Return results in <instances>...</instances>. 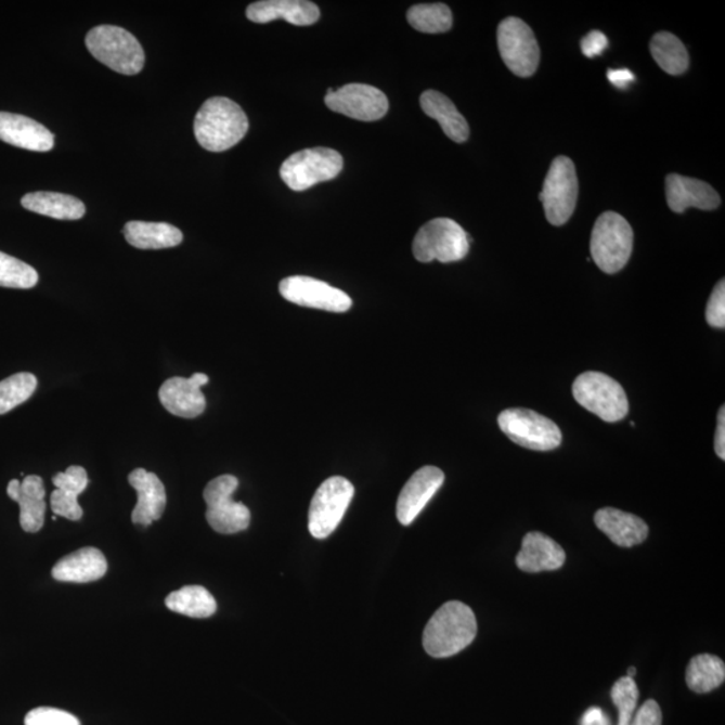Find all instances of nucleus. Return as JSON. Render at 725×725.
<instances>
[{
	"mask_svg": "<svg viewBox=\"0 0 725 725\" xmlns=\"http://www.w3.org/2000/svg\"><path fill=\"white\" fill-rule=\"evenodd\" d=\"M477 621L468 605L451 600L440 607L427 622L424 632L426 653L435 659L458 655L474 643Z\"/></svg>",
	"mask_w": 725,
	"mask_h": 725,
	"instance_id": "1",
	"label": "nucleus"
},
{
	"mask_svg": "<svg viewBox=\"0 0 725 725\" xmlns=\"http://www.w3.org/2000/svg\"><path fill=\"white\" fill-rule=\"evenodd\" d=\"M249 131L245 112L226 98L207 100L194 121L196 142L207 151L223 152L237 145Z\"/></svg>",
	"mask_w": 725,
	"mask_h": 725,
	"instance_id": "2",
	"label": "nucleus"
},
{
	"mask_svg": "<svg viewBox=\"0 0 725 725\" xmlns=\"http://www.w3.org/2000/svg\"><path fill=\"white\" fill-rule=\"evenodd\" d=\"M86 44L93 57L120 75L134 76L143 70L142 44L122 27L103 25L88 33Z\"/></svg>",
	"mask_w": 725,
	"mask_h": 725,
	"instance_id": "3",
	"label": "nucleus"
},
{
	"mask_svg": "<svg viewBox=\"0 0 725 725\" xmlns=\"http://www.w3.org/2000/svg\"><path fill=\"white\" fill-rule=\"evenodd\" d=\"M633 242L631 223L620 213L606 211L594 224L590 251L600 271L614 274L631 260Z\"/></svg>",
	"mask_w": 725,
	"mask_h": 725,
	"instance_id": "4",
	"label": "nucleus"
},
{
	"mask_svg": "<svg viewBox=\"0 0 725 725\" xmlns=\"http://www.w3.org/2000/svg\"><path fill=\"white\" fill-rule=\"evenodd\" d=\"M470 238L453 219L436 218L424 224L415 235L413 255L419 262L451 263L464 260L469 253Z\"/></svg>",
	"mask_w": 725,
	"mask_h": 725,
	"instance_id": "5",
	"label": "nucleus"
},
{
	"mask_svg": "<svg viewBox=\"0 0 725 725\" xmlns=\"http://www.w3.org/2000/svg\"><path fill=\"white\" fill-rule=\"evenodd\" d=\"M572 396L582 407L598 415L605 423H618L629 413L625 390L609 375L587 371L579 375L572 385Z\"/></svg>",
	"mask_w": 725,
	"mask_h": 725,
	"instance_id": "6",
	"label": "nucleus"
},
{
	"mask_svg": "<svg viewBox=\"0 0 725 725\" xmlns=\"http://www.w3.org/2000/svg\"><path fill=\"white\" fill-rule=\"evenodd\" d=\"M342 170V157L331 148L316 147L296 152L280 168V177L294 191H306L333 181Z\"/></svg>",
	"mask_w": 725,
	"mask_h": 725,
	"instance_id": "7",
	"label": "nucleus"
},
{
	"mask_svg": "<svg viewBox=\"0 0 725 725\" xmlns=\"http://www.w3.org/2000/svg\"><path fill=\"white\" fill-rule=\"evenodd\" d=\"M238 483L237 477L223 475L211 480L205 488L207 522L213 531L222 535H233V533L247 530V527L250 526L249 508L233 500Z\"/></svg>",
	"mask_w": 725,
	"mask_h": 725,
	"instance_id": "8",
	"label": "nucleus"
},
{
	"mask_svg": "<svg viewBox=\"0 0 725 725\" xmlns=\"http://www.w3.org/2000/svg\"><path fill=\"white\" fill-rule=\"evenodd\" d=\"M579 183L574 161L558 156L549 167L539 198L544 206L545 218L554 226L570 221L575 211Z\"/></svg>",
	"mask_w": 725,
	"mask_h": 725,
	"instance_id": "9",
	"label": "nucleus"
},
{
	"mask_svg": "<svg viewBox=\"0 0 725 725\" xmlns=\"http://www.w3.org/2000/svg\"><path fill=\"white\" fill-rule=\"evenodd\" d=\"M497 420L500 429L517 445L538 452L554 451L560 446L559 426L532 410H504Z\"/></svg>",
	"mask_w": 725,
	"mask_h": 725,
	"instance_id": "10",
	"label": "nucleus"
},
{
	"mask_svg": "<svg viewBox=\"0 0 725 725\" xmlns=\"http://www.w3.org/2000/svg\"><path fill=\"white\" fill-rule=\"evenodd\" d=\"M355 494L345 477L335 476L319 487L308 513V530L314 539H325L340 525Z\"/></svg>",
	"mask_w": 725,
	"mask_h": 725,
	"instance_id": "11",
	"label": "nucleus"
},
{
	"mask_svg": "<svg viewBox=\"0 0 725 725\" xmlns=\"http://www.w3.org/2000/svg\"><path fill=\"white\" fill-rule=\"evenodd\" d=\"M497 43L504 64L517 77H531L541 62V49L530 26L509 16L500 24Z\"/></svg>",
	"mask_w": 725,
	"mask_h": 725,
	"instance_id": "12",
	"label": "nucleus"
},
{
	"mask_svg": "<svg viewBox=\"0 0 725 725\" xmlns=\"http://www.w3.org/2000/svg\"><path fill=\"white\" fill-rule=\"evenodd\" d=\"M325 105L336 114L361 121H376L389 111V100L378 88L365 83H348L340 89H328Z\"/></svg>",
	"mask_w": 725,
	"mask_h": 725,
	"instance_id": "13",
	"label": "nucleus"
},
{
	"mask_svg": "<svg viewBox=\"0 0 725 725\" xmlns=\"http://www.w3.org/2000/svg\"><path fill=\"white\" fill-rule=\"evenodd\" d=\"M280 294L296 306L327 312L342 313L350 311L352 307L351 297L346 292L307 275H292L281 281Z\"/></svg>",
	"mask_w": 725,
	"mask_h": 725,
	"instance_id": "14",
	"label": "nucleus"
},
{
	"mask_svg": "<svg viewBox=\"0 0 725 725\" xmlns=\"http://www.w3.org/2000/svg\"><path fill=\"white\" fill-rule=\"evenodd\" d=\"M209 376L196 373L191 378L176 376L165 381L159 390L163 407L176 417L193 419L206 410V398L200 387L209 384Z\"/></svg>",
	"mask_w": 725,
	"mask_h": 725,
	"instance_id": "15",
	"label": "nucleus"
},
{
	"mask_svg": "<svg viewBox=\"0 0 725 725\" xmlns=\"http://www.w3.org/2000/svg\"><path fill=\"white\" fill-rule=\"evenodd\" d=\"M445 475L436 466H424L415 471L398 497L397 517L402 526H410L423 513L431 497L440 491Z\"/></svg>",
	"mask_w": 725,
	"mask_h": 725,
	"instance_id": "16",
	"label": "nucleus"
},
{
	"mask_svg": "<svg viewBox=\"0 0 725 725\" xmlns=\"http://www.w3.org/2000/svg\"><path fill=\"white\" fill-rule=\"evenodd\" d=\"M665 187L668 206L674 212L682 213L689 207L710 211L717 209L722 204L715 189L699 179L671 173L665 179Z\"/></svg>",
	"mask_w": 725,
	"mask_h": 725,
	"instance_id": "17",
	"label": "nucleus"
},
{
	"mask_svg": "<svg viewBox=\"0 0 725 725\" xmlns=\"http://www.w3.org/2000/svg\"><path fill=\"white\" fill-rule=\"evenodd\" d=\"M128 481L138 493V504L132 513L133 525L148 527L159 520L167 505L166 488L159 477L139 468L131 471Z\"/></svg>",
	"mask_w": 725,
	"mask_h": 725,
	"instance_id": "18",
	"label": "nucleus"
},
{
	"mask_svg": "<svg viewBox=\"0 0 725 725\" xmlns=\"http://www.w3.org/2000/svg\"><path fill=\"white\" fill-rule=\"evenodd\" d=\"M0 140L14 147L49 152L54 147V134L30 117L0 112Z\"/></svg>",
	"mask_w": 725,
	"mask_h": 725,
	"instance_id": "19",
	"label": "nucleus"
},
{
	"mask_svg": "<svg viewBox=\"0 0 725 725\" xmlns=\"http://www.w3.org/2000/svg\"><path fill=\"white\" fill-rule=\"evenodd\" d=\"M11 500L20 504V522L22 530L36 533L42 530L47 514V491L39 476H27L24 481L11 480L8 487Z\"/></svg>",
	"mask_w": 725,
	"mask_h": 725,
	"instance_id": "20",
	"label": "nucleus"
},
{
	"mask_svg": "<svg viewBox=\"0 0 725 725\" xmlns=\"http://www.w3.org/2000/svg\"><path fill=\"white\" fill-rule=\"evenodd\" d=\"M246 16L255 24L285 20L295 26H311L319 21L320 10L308 0H262L251 3L246 10Z\"/></svg>",
	"mask_w": 725,
	"mask_h": 725,
	"instance_id": "21",
	"label": "nucleus"
},
{
	"mask_svg": "<svg viewBox=\"0 0 725 725\" xmlns=\"http://www.w3.org/2000/svg\"><path fill=\"white\" fill-rule=\"evenodd\" d=\"M565 561V549L542 532L527 533L522 539L520 553L516 556L517 567L530 574L559 570Z\"/></svg>",
	"mask_w": 725,
	"mask_h": 725,
	"instance_id": "22",
	"label": "nucleus"
},
{
	"mask_svg": "<svg viewBox=\"0 0 725 725\" xmlns=\"http://www.w3.org/2000/svg\"><path fill=\"white\" fill-rule=\"evenodd\" d=\"M53 483L57 488L50 496V507L54 515L72 521L81 520L83 510L78 504V496L88 487L87 470L82 466H69L64 474L53 477Z\"/></svg>",
	"mask_w": 725,
	"mask_h": 725,
	"instance_id": "23",
	"label": "nucleus"
},
{
	"mask_svg": "<svg viewBox=\"0 0 725 725\" xmlns=\"http://www.w3.org/2000/svg\"><path fill=\"white\" fill-rule=\"evenodd\" d=\"M595 526L618 547L631 548L646 541L649 527L640 517L616 508L599 509L594 516Z\"/></svg>",
	"mask_w": 725,
	"mask_h": 725,
	"instance_id": "24",
	"label": "nucleus"
},
{
	"mask_svg": "<svg viewBox=\"0 0 725 725\" xmlns=\"http://www.w3.org/2000/svg\"><path fill=\"white\" fill-rule=\"evenodd\" d=\"M106 570L108 564L104 554L98 548L86 547L62 558L53 567L52 575L59 582L89 583L99 581Z\"/></svg>",
	"mask_w": 725,
	"mask_h": 725,
	"instance_id": "25",
	"label": "nucleus"
},
{
	"mask_svg": "<svg viewBox=\"0 0 725 725\" xmlns=\"http://www.w3.org/2000/svg\"><path fill=\"white\" fill-rule=\"evenodd\" d=\"M420 106L431 119L440 122L442 131L455 143H465L469 138V126L465 117L445 94L426 91L420 95Z\"/></svg>",
	"mask_w": 725,
	"mask_h": 725,
	"instance_id": "26",
	"label": "nucleus"
},
{
	"mask_svg": "<svg viewBox=\"0 0 725 725\" xmlns=\"http://www.w3.org/2000/svg\"><path fill=\"white\" fill-rule=\"evenodd\" d=\"M124 235L129 245L142 250L170 249L183 241L181 230L163 222H128Z\"/></svg>",
	"mask_w": 725,
	"mask_h": 725,
	"instance_id": "27",
	"label": "nucleus"
},
{
	"mask_svg": "<svg viewBox=\"0 0 725 725\" xmlns=\"http://www.w3.org/2000/svg\"><path fill=\"white\" fill-rule=\"evenodd\" d=\"M26 210L41 216L59 219V221H77L86 216V205L75 196L61 193H31L22 198Z\"/></svg>",
	"mask_w": 725,
	"mask_h": 725,
	"instance_id": "28",
	"label": "nucleus"
},
{
	"mask_svg": "<svg viewBox=\"0 0 725 725\" xmlns=\"http://www.w3.org/2000/svg\"><path fill=\"white\" fill-rule=\"evenodd\" d=\"M725 679V665L713 655H699L690 660L685 674L688 688L696 694H710L721 687Z\"/></svg>",
	"mask_w": 725,
	"mask_h": 725,
	"instance_id": "29",
	"label": "nucleus"
},
{
	"mask_svg": "<svg viewBox=\"0 0 725 725\" xmlns=\"http://www.w3.org/2000/svg\"><path fill=\"white\" fill-rule=\"evenodd\" d=\"M655 61L668 75L678 76L688 70L689 55L684 43L672 33H657L650 42Z\"/></svg>",
	"mask_w": 725,
	"mask_h": 725,
	"instance_id": "30",
	"label": "nucleus"
},
{
	"mask_svg": "<svg viewBox=\"0 0 725 725\" xmlns=\"http://www.w3.org/2000/svg\"><path fill=\"white\" fill-rule=\"evenodd\" d=\"M166 606L178 614L191 618H209L216 614L217 603L209 590L202 586H184L166 598Z\"/></svg>",
	"mask_w": 725,
	"mask_h": 725,
	"instance_id": "31",
	"label": "nucleus"
},
{
	"mask_svg": "<svg viewBox=\"0 0 725 725\" xmlns=\"http://www.w3.org/2000/svg\"><path fill=\"white\" fill-rule=\"evenodd\" d=\"M407 21L420 33H446L452 29L453 14L443 3L417 4L407 11Z\"/></svg>",
	"mask_w": 725,
	"mask_h": 725,
	"instance_id": "32",
	"label": "nucleus"
},
{
	"mask_svg": "<svg viewBox=\"0 0 725 725\" xmlns=\"http://www.w3.org/2000/svg\"><path fill=\"white\" fill-rule=\"evenodd\" d=\"M37 387V376L30 373L15 374L0 381V415L10 413L30 399Z\"/></svg>",
	"mask_w": 725,
	"mask_h": 725,
	"instance_id": "33",
	"label": "nucleus"
},
{
	"mask_svg": "<svg viewBox=\"0 0 725 725\" xmlns=\"http://www.w3.org/2000/svg\"><path fill=\"white\" fill-rule=\"evenodd\" d=\"M39 275L29 263L0 251V286L3 288L31 289L38 284Z\"/></svg>",
	"mask_w": 725,
	"mask_h": 725,
	"instance_id": "34",
	"label": "nucleus"
},
{
	"mask_svg": "<svg viewBox=\"0 0 725 725\" xmlns=\"http://www.w3.org/2000/svg\"><path fill=\"white\" fill-rule=\"evenodd\" d=\"M638 699L639 690L634 678L622 677L612 685L611 700L618 710V725H631Z\"/></svg>",
	"mask_w": 725,
	"mask_h": 725,
	"instance_id": "35",
	"label": "nucleus"
},
{
	"mask_svg": "<svg viewBox=\"0 0 725 725\" xmlns=\"http://www.w3.org/2000/svg\"><path fill=\"white\" fill-rule=\"evenodd\" d=\"M25 725H81V723L69 712L41 707L27 713Z\"/></svg>",
	"mask_w": 725,
	"mask_h": 725,
	"instance_id": "36",
	"label": "nucleus"
},
{
	"mask_svg": "<svg viewBox=\"0 0 725 725\" xmlns=\"http://www.w3.org/2000/svg\"><path fill=\"white\" fill-rule=\"evenodd\" d=\"M707 323L713 328L725 327V283L721 281L713 289L705 312Z\"/></svg>",
	"mask_w": 725,
	"mask_h": 725,
	"instance_id": "37",
	"label": "nucleus"
},
{
	"mask_svg": "<svg viewBox=\"0 0 725 725\" xmlns=\"http://www.w3.org/2000/svg\"><path fill=\"white\" fill-rule=\"evenodd\" d=\"M631 725H662V712L659 702L648 700L635 711Z\"/></svg>",
	"mask_w": 725,
	"mask_h": 725,
	"instance_id": "38",
	"label": "nucleus"
},
{
	"mask_svg": "<svg viewBox=\"0 0 725 725\" xmlns=\"http://www.w3.org/2000/svg\"><path fill=\"white\" fill-rule=\"evenodd\" d=\"M607 44H609V41H607L605 34L603 31L594 30L588 33L587 36L582 39L581 49L587 59H594L605 52Z\"/></svg>",
	"mask_w": 725,
	"mask_h": 725,
	"instance_id": "39",
	"label": "nucleus"
},
{
	"mask_svg": "<svg viewBox=\"0 0 725 725\" xmlns=\"http://www.w3.org/2000/svg\"><path fill=\"white\" fill-rule=\"evenodd\" d=\"M607 78L618 89H626L635 80V76L629 69H610L607 72Z\"/></svg>",
	"mask_w": 725,
	"mask_h": 725,
	"instance_id": "40",
	"label": "nucleus"
},
{
	"mask_svg": "<svg viewBox=\"0 0 725 725\" xmlns=\"http://www.w3.org/2000/svg\"><path fill=\"white\" fill-rule=\"evenodd\" d=\"M581 725H611V721L600 708L592 707L583 713Z\"/></svg>",
	"mask_w": 725,
	"mask_h": 725,
	"instance_id": "41",
	"label": "nucleus"
},
{
	"mask_svg": "<svg viewBox=\"0 0 725 725\" xmlns=\"http://www.w3.org/2000/svg\"><path fill=\"white\" fill-rule=\"evenodd\" d=\"M715 451L718 457L725 459V407L718 410L717 429L715 436Z\"/></svg>",
	"mask_w": 725,
	"mask_h": 725,
	"instance_id": "42",
	"label": "nucleus"
},
{
	"mask_svg": "<svg viewBox=\"0 0 725 725\" xmlns=\"http://www.w3.org/2000/svg\"><path fill=\"white\" fill-rule=\"evenodd\" d=\"M635 674H637V669L629 668L627 677L634 678Z\"/></svg>",
	"mask_w": 725,
	"mask_h": 725,
	"instance_id": "43",
	"label": "nucleus"
}]
</instances>
